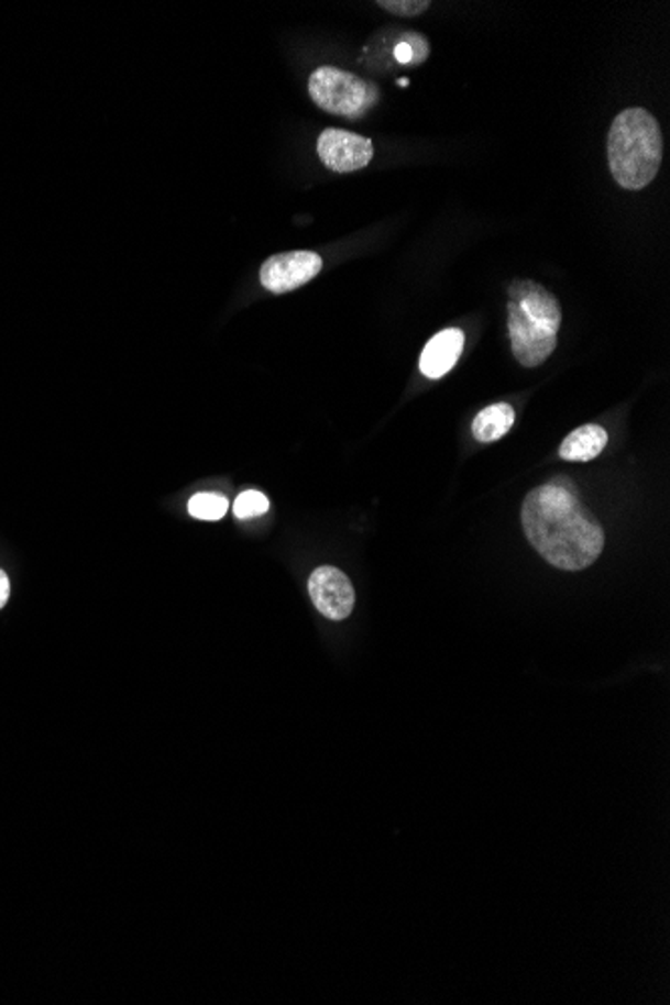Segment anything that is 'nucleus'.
<instances>
[{"label": "nucleus", "instance_id": "nucleus-1", "mask_svg": "<svg viewBox=\"0 0 670 1005\" xmlns=\"http://www.w3.org/2000/svg\"><path fill=\"white\" fill-rule=\"evenodd\" d=\"M523 528L536 552L562 571H584L603 554V528L569 478H554L524 498Z\"/></svg>", "mask_w": 670, "mask_h": 1005}, {"label": "nucleus", "instance_id": "nucleus-2", "mask_svg": "<svg viewBox=\"0 0 670 1005\" xmlns=\"http://www.w3.org/2000/svg\"><path fill=\"white\" fill-rule=\"evenodd\" d=\"M562 309L558 299L532 279L508 287V335L512 354L524 367H538L557 350Z\"/></svg>", "mask_w": 670, "mask_h": 1005}, {"label": "nucleus", "instance_id": "nucleus-3", "mask_svg": "<svg viewBox=\"0 0 670 1005\" xmlns=\"http://www.w3.org/2000/svg\"><path fill=\"white\" fill-rule=\"evenodd\" d=\"M606 153L614 181L626 191H640L652 184L662 163V133L655 114L640 107L616 114Z\"/></svg>", "mask_w": 670, "mask_h": 1005}, {"label": "nucleus", "instance_id": "nucleus-4", "mask_svg": "<svg viewBox=\"0 0 670 1005\" xmlns=\"http://www.w3.org/2000/svg\"><path fill=\"white\" fill-rule=\"evenodd\" d=\"M307 91L311 101L326 113L352 121L364 117L380 99L375 85L338 67H319L314 70L307 82Z\"/></svg>", "mask_w": 670, "mask_h": 1005}, {"label": "nucleus", "instance_id": "nucleus-5", "mask_svg": "<svg viewBox=\"0 0 670 1005\" xmlns=\"http://www.w3.org/2000/svg\"><path fill=\"white\" fill-rule=\"evenodd\" d=\"M318 157L333 173L362 172L374 159V143L352 131L326 129L318 137Z\"/></svg>", "mask_w": 670, "mask_h": 1005}, {"label": "nucleus", "instance_id": "nucleus-6", "mask_svg": "<svg viewBox=\"0 0 670 1005\" xmlns=\"http://www.w3.org/2000/svg\"><path fill=\"white\" fill-rule=\"evenodd\" d=\"M323 269V259L316 252H287L265 259L260 272L262 286L275 296L306 286Z\"/></svg>", "mask_w": 670, "mask_h": 1005}, {"label": "nucleus", "instance_id": "nucleus-7", "mask_svg": "<svg viewBox=\"0 0 670 1005\" xmlns=\"http://www.w3.org/2000/svg\"><path fill=\"white\" fill-rule=\"evenodd\" d=\"M309 596L321 617L345 620L355 606V590L350 578L336 566H319L309 576Z\"/></svg>", "mask_w": 670, "mask_h": 1005}, {"label": "nucleus", "instance_id": "nucleus-8", "mask_svg": "<svg viewBox=\"0 0 670 1005\" xmlns=\"http://www.w3.org/2000/svg\"><path fill=\"white\" fill-rule=\"evenodd\" d=\"M462 350H464V333L460 330L448 328L443 332L436 333L421 352V374L430 379H440L455 366V362L462 355Z\"/></svg>", "mask_w": 670, "mask_h": 1005}, {"label": "nucleus", "instance_id": "nucleus-9", "mask_svg": "<svg viewBox=\"0 0 670 1005\" xmlns=\"http://www.w3.org/2000/svg\"><path fill=\"white\" fill-rule=\"evenodd\" d=\"M606 444L608 434L603 426L586 423L567 435V440L560 446V457L567 462H591L594 457L601 456Z\"/></svg>", "mask_w": 670, "mask_h": 1005}, {"label": "nucleus", "instance_id": "nucleus-10", "mask_svg": "<svg viewBox=\"0 0 670 1005\" xmlns=\"http://www.w3.org/2000/svg\"><path fill=\"white\" fill-rule=\"evenodd\" d=\"M516 422V411L510 404H492L477 413L472 422V434L482 444L498 442L508 434Z\"/></svg>", "mask_w": 670, "mask_h": 1005}, {"label": "nucleus", "instance_id": "nucleus-11", "mask_svg": "<svg viewBox=\"0 0 670 1005\" xmlns=\"http://www.w3.org/2000/svg\"><path fill=\"white\" fill-rule=\"evenodd\" d=\"M428 57H430V43H428V38L420 35V33L406 31V33H402L398 43L394 46V58H396V63L406 65V67L421 65V63H426V58Z\"/></svg>", "mask_w": 670, "mask_h": 1005}, {"label": "nucleus", "instance_id": "nucleus-12", "mask_svg": "<svg viewBox=\"0 0 670 1005\" xmlns=\"http://www.w3.org/2000/svg\"><path fill=\"white\" fill-rule=\"evenodd\" d=\"M228 508V498H223L219 494H209V492L197 494L189 500V515L197 518V520L216 522V520H221L226 516Z\"/></svg>", "mask_w": 670, "mask_h": 1005}, {"label": "nucleus", "instance_id": "nucleus-13", "mask_svg": "<svg viewBox=\"0 0 670 1005\" xmlns=\"http://www.w3.org/2000/svg\"><path fill=\"white\" fill-rule=\"evenodd\" d=\"M270 510V500L263 496L262 492L248 490L239 494L238 500L233 504V512L241 520L257 518Z\"/></svg>", "mask_w": 670, "mask_h": 1005}, {"label": "nucleus", "instance_id": "nucleus-14", "mask_svg": "<svg viewBox=\"0 0 670 1005\" xmlns=\"http://www.w3.org/2000/svg\"><path fill=\"white\" fill-rule=\"evenodd\" d=\"M377 7L396 16H420L430 9V0H380Z\"/></svg>", "mask_w": 670, "mask_h": 1005}, {"label": "nucleus", "instance_id": "nucleus-15", "mask_svg": "<svg viewBox=\"0 0 670 1005\" xmlns=\"http://www.w3.org/2000/svg\"><path fill=\"white\" fill-rule=\"evenodd\" d=\"M9 595H11V583H9V576H7V572L0 571V608L7 605Z\"/></svg>", "mask_w": 670, "mask_h": 1005}]
</instances>
